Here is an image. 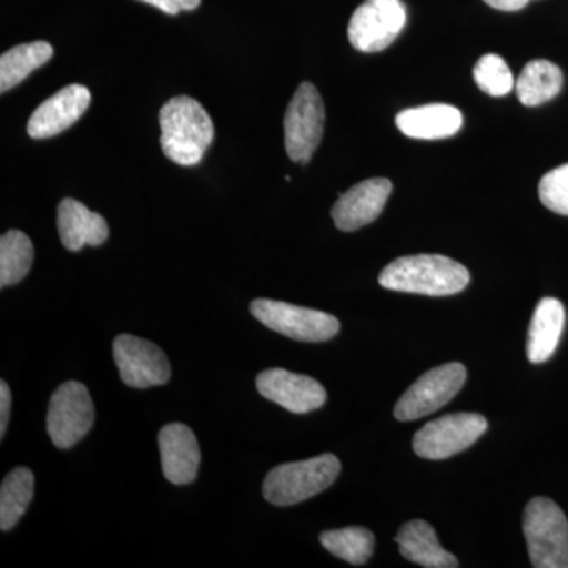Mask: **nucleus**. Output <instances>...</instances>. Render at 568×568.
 I'll return each mask as SVG.
<instances>
[{
	"label": "nucleus",
	"mask_w": 568,
	"mask_h": 568,
	"mask_svg": "<svg viewBox=\"0 0 568 568\" xmlns=\"http://www.w3.org/2000/svg\"><path fill=\"white\" fill-rule=\"evenodd\" d=\"M392 193L388 179H368L354 185L349 192L343 193L332 207L335 226L345 233L361 230L375 222L386 207Z\"/></svg>",
	"instance_id": "nucleus-14"
},
{
	"label": "nucleus",
	"mask_w": 568,
	"mask_h": 568,
	"mask_svg": "<svg viewBox=\"0 0 568 568\" xmlns=\"http://www.w3.org/2000/svg\"><path fill=\"white\" fill-rule=\"evenodd\" d=\"M491 9L500 11H518L525 9L530 0H484Z\"/></svg>",
	"instance_id": "nucleus-29"
},
{
	"label": "nucleus",
	"mask_w": 568,
	"mask_h": 568,
	"mask_svg": "<svg viewBox=\"0 0 568 568\" xmlns=\"http://www.w3.org/2000/svg\"><path fill=\"white\" fill-rule=\"evenodd\" d=\"M469 282V271L465 265L443 254L398 257L379 275V284L386 290L432 297L462 293Z\"/></svg>",
	"instance_id": "nucleus-1"
},
{
	"label": "nucleus",
	"mask_w": 568,
	"mask_h": 568,
	"mask_svg": "<svg viewBox=\"0 0 568 568\" xmlns=\"http://www.w3.org/2000/svg\"><path fill=\"white\" fill-rule=\"evenodd\" d=\"M403 558L426 568H457L458 559L440 547L435 529L422 519L407 521L395 537Z\"/></svg>",
	"instance_id": "nucleus-19"
},
{
	"label": "nucleus",
	"mask_w": 568,
	"mask_h": 568,
	"mask_svg": "<svg viewBox=\"0 0 568 568\" xmlns=\"http://www.w3.org/2000/svg\"><path fill=\"white\" fill-rule=\"evenodd\" d=\"M114 362L125 386L149 388L164 386L171 377V365L159 346L133 335H119L112 345Z\"/></svg>",
	"instance_id": "nucleus-11"
},
{
	"label": "nucleus",
	"mask_w": 568,
	"mask_h": 568,
	"mask_svg": "<svg viewBox=\"0 0 568 568\" xmlns=\"http://www.w3.org/2000/svg\"><path fill=\"white\" fill-rule=\"evenodd\" d=\"M149 6L164 11L166 14H179L181 11L196 10L201 6V0H141Z\"/></svg>",
	"instance_id": "nucleus-27"
},
{
	"label": "nucleus",
	"mask_w": 568,
	"mask_h": 568,
	"mask_svg": "<svg viewBox=\"0 0 568 568\" xmlns=\"http://www.w3.org/2000/svg\"><path fill=\"white\" fill-rule=\"evenodd\" d=\"M95 407L84 384L69 381L52 394L48 407L47 428L52 444L70 448L91 432Z\"/></svg>",
	"instance_id": "nucleus-9"
},
{
	"label": "nucleus",
	"mask_w": 568,
	"mask_h": 568,
	"mask_svg": "<svg viewBox=\"0 0 568 568\" xmlns=\"http://www.w3.org/2000/svg\"><path fill=\"white\" fill-rule=\"evenodd\" d=\"M399 132L414 140H446L463 126V114L452 104L432 103L410 108L396 115Z\"/></svg>",
	"instance_id": "nucleus-17"
},
{
	"label": "nucleus",
	"mask_w": 568,
	"mask_h": 568,
	"mask_svg": "<svg viewBox=\"0 0 568 568\" xmlns=\"http://www.w3.org/2000/svg\"><path fill=\"white\" fill-rule=\"evenodd\" d=\"M159 447L166 480L174 485L192 484L201 463L200 444L192 428L183 424L163 426Z\"/></svg>",
	"instance_id": "nucleus-15"
},
{
	"label": "nucleus",
	"mask_w": 568,
	"mask_h": 568,
	"mask_svg": "<svg viewBox=\"0 0 568 568\" xmlns=\"http://www.w3.org/2000/svg\"><path fill=\"white\" fill-rule=\"evenodd\" d=\"M530 564L536 568H568V521L558 504L534 497L523 515Z\"/></svg>",
	"instance_id": "nucleus-4"
},
{
	"label": "nucleus",
	"mask_w": 568,
	"mask_h": 568,
	"mask_svg": "<svg viewBox=\"0 0 568 568\" xmlns=\"http://www.w3.org/2000/svg\"><path fill=\"white\" fill-rule=\"evenodd\" d=\"M91 104V92L81 84H71L55 92L32 112L28 134L33 140H47L65 132Z\"/></svg>",
	"instance_id": "nucleus-13"
},
{
	"label": "nucleus",
	"mask_w": 568,
	"mask_h": 568,
	"mask_svg": "<svg viewBox=\"0 0 568 568\" xmlns=\"http://www.w3.org/2000/svg\"><path fill=\"white\" fill-rule=\"evenodd\" d=\"M488 429L480 414H448L429 422L414 436V452L425 459H446L476 444Z\"/></svg>",
	"instance_id": "nucleus-7"
},
{
	"label": "nucleus",
	"mask_w": 568,
	"mask_h": 568,
	"mask_svg": "<svg viewBox=\"0 0 568 568\" xmlns=\"http://www.w3.org/2000/svg\"><path fill=\"white\" fill-rule=\"evenodd\" d=\"M11 409V394L10 387L7 386L6 381L0 383V439H3L9 426Z\"/></svg>",
	"instance_id": "nucleus-28"
},
{
	"label": "nucleus",
	"mask_w": 568,
	"mask_h": 568,
	"mask_svg": "<svg viewBox=\"0 0 568 568\" xmlns=\"http://www.w3.org/2000/svg\"><path fill=\"white\" fill-rule=\"evenodd\" d=\"M538 196L549 211L568 216V163L541 178Z\"/></svg>",
	"instance_id": "nucleus-26"
},
{
	"label": "nucleus",
	"mask_w": 568,
	"mask_h": 568,
	"mask_svg": "<svg viewBox=\"0 0 568 568\" xmlns=\"http://www.w3.org/2000/svg\"><path fill=\"white\" fill-rule=\"evenodd\" d=\"M54 50L47 41H32L3 52L0 58V92L17 88L32 71L50 61Z\"/></svg>",
	"instance_id": "nucleus-21"
},
{
	"label": "nucleus",
	"mask_w": 568,
	"mask_h": 568,
	"mask_svg": "<svg viewBox=\"0 0 568 568\" xmlns=\"http://www.w3.org/2000/svg\"><path fill=\"white\" fill-rule=\"evenodd\" d=\"M162 149L171 162L194 166L213 141V122L203 104L192 97H174L160 110Z\"/></svg>",
	"instance_id": "nucleus-2"
},
{
	"label": "nucleus",
	"mask_w": 568,
	"mask_h": 568,
	"mask_svg": "<svg viewBox=\"0 0 568 568\" xmlns=\"http://www.w3.org/2000/svg\"><path fill=\"white\" fill-rule=\"evenodd\" d=\"M257 392L264 398L293 414H308L327 402V392L313 377L283 368L265 369L256 377Z\"/></svg>",
	"instance_id": "nucleus-12"
},
{
	"label": "nucleus",
	"mask_w": 568,
	"mask_h": 568,
	"mask_svg": "<svg viewBox=\"0 0 568 568\" xmlns=\"http://www.w3.org/2000/svg\"><path fill=\"white\" fill-rule=\"evenodd\" d=\"M566 327V308L555 297H545L538 302L529 325L526 353L530 364H544L558 349L560 336Z\"/></svg>",
	"instance_id": "nucleus-18"
},
{
	"label": "nucleus",
	"mask_w": 568,
	"mask_h": 568,
	"mask_svg": "<svg viewBox=\"0 0 568 568\" xmlns=\"http://www.w3.org/2000/svg\"><path fill=\"white\" fill-rule=\"evenodd\" d=\"M250 312L265 327L297 342H327L339 332V321L335 316L286 302L256 298L250 305Z\"/></svg>",
	"instance_id": "nucleus-5"
},
{
	"label": "nucleus",
	"mask_w": 568,
	"mask_h": 568,
	"mask_svg": "<svg viewBox=\"0 0 568 568\" xmlns=\"http://www.w3.org/2000/svg\"><path fill=\"white\" fill-rule=\"evenodd\" d=\"M32 264L33 245L28 235L11 230L0 237V287L20 283Z\"/></svg>",
	"instance_id": "nucleus-24"
},
{
	"label": "nucleus",
	"mask_w": 568,
	"mask_h": 568,
	"mask_svg": "<svg viewBox=\"0 0 568 568\" xmlns=\"http://www.w3.org/2000/svg\"><path fill=\"white\" fill-rule=\"evenodd\" d=\"M320 540L328 552L353 566H364L375 552V536L372 530L358 526L327 530L321 534Z\"/></svg>",
	"instance_id": "nucleus-23"
},
{
	"label": "nucleus",
	"mask_w": 568,
	"mask_h": 568,
	"mask_svg": "<svg viewBox=\"0 0 568 568\" xmlns=\"http://www.w3.org/2000/svg\"><path fill=\"white\" fill-rule=\"evenodd\" d=\"M474 80L481 92L491 97H504L514 89V74L500 55L485 54L474 67Z\"/></svg>",
	"instance_id": "nucleus-25"
},
{
	"label": "nucleus",
	"mask_w": 568,
	"mask_h": 568,
	"mask_svg": "<svg viewBox=\"0 0 568 568\" xmlns=\"http://www.w3.org/2000/svg\"><path fill=\"white\" fill-rule=\"evenodd\" d=\"M406 20L402 0H365L351 18L347 37L357 51H384L405 29Z\"/></svg>",
	"instance_id": "nucleus-10"
},
{
	"label": "nucleus",
	"mask_w": 568,
	"mask_h": 568,
	"mask_svg": "<svg viewBox=\"0 0 568 568\" xmlns=\"http://www.w3.org/2000/svg\"><path fill=\"white\" fill-rule=\"evenodd\" d=\"M58 231L63 246L70 252H80L85 245L100 246L110 237L106 220L71 197L59 204Z\"/></svg>",
	"instance_id": "nucleus-16"
},
{
	"label": "nucleus",
	"mask_w": 568,
	"mask_h": 568,
	"mask_svg": "<svg viewBox=\"0 0 568 568\" xmlns=\"http://www.w3.org/2000/svg\"><path fill=\"white\" fill-rule=\"evenodd\" d=\"M562 71L549 61L529 62L515 82L518 100L526 106H538L549 102L562 91Z\"/></svg>",
	"instance_id": "nucleus-20"
},
{
	"label": "nucleus",
	"mask_w": 568,
	"mask_h": 568,
	"mask_svg": "<svg viewBox=\"0 0 568 568\" xmlns=\"http://www.w3.org/2000/svg\"><path fill=\"white\" fill-rule=\"evenodd\" d=\"M325 108L312 82H302L284 114V145L293 162L308 163L323 140Z\"/></svg>",
	"instance_id": "nucleus-6"
},
{
	"label": "nucleus",
	"mask_w": 568,
	"mask_h": 568,
	"mask_svg": "<svg viewBox=\"0 0 568 568\" xmlns=\"http://www.w3.org/2000/svg\"><path fill=\"white\" fill-rule=\"evenodd\" d=\"M339 470L342 463L332 454L276 466L265 477L263 495L274 506H294L325 491Z\"/></svg>",
	"instance_id": "nucleus-3"
},
{
	"label": "nucleus",
	"mask_w": 568,
	"mask_h": 568,
	"mask_svg": "<svg viewBox=\"0 0 568 568\" xmlns=\"http://www.w3.org/2000/svg\"><path fill=\"white\" fill-rule=\"evenodd\" d=\"M33 474L28 467H17L3 478L0 487V529L10 530L18 525L31 506Z\"/></svg>",
	"instance_id": "nucleus-22"
},
{
	"label": "nucleus",
	"mask_w": 568,
	"mask_h": 568,
	"mask_svg": "<svg viewBox=\"0 0 568 568\" xmlns=\"http://www.w3.org/2000/svg\"><path fill=\"white\" fill-rule=\"evenodd\" d=\"M466 366L454 362L436 366L418 377L398 403L394 414L396 420H417L447 405L466 383Z\"/></svg>",
	"instance_id": "nucleus-8"
}]
</instances>
